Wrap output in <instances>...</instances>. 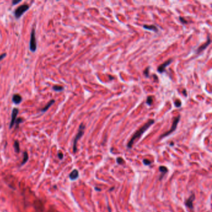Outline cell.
I'll list each match as a JSON object with an SVG mask.
<instances>
[{"label":"cell","instance_id":"8","mask_svg":"<svg viewBox=\"0 0 212 212\" xmlns=\"http://www.w3.org/2000/svg\"><path fill=\"white\" fill-rule=\"evenodd\" d=\"M172 62V59H169L167 61L165 62L164 64H161V65H159L157 68V71L159 73H162L165 71V68L166 67H167L168 65H170L171 63Z\"/></svg>","mask_w":212,"mask_h":212},{"label":"cell","instance_id":"22","mask_svg":"<svg viewBox=\"0 0 212 212\" xmlns=\"http://www.w3.org/2000/svg\"><path fill=\"white\" fill-rule=\"evenodd\" d=\"M181 105H182V103H181V101L179 100H177L175 101V105L176 107L181 106Z\"/></svg>","mask_w":212,"mask_h":212},{"label":"cell","instance_id":"20","mask_svg":"<svg viewBox=\"0 0 212 212\" xmlns=\"http://www.w3.org/2000/svg\"><path fill=\"white\" fill-rule=\"evenodd\" d=\"M152 101H153V100H152V97L151 96H148L147 98V101H146V103L149 105H151V104L152 103Z\"/></svg>","mask_w":212,"mask_h":212},{"label":"cell","instance_id":"31","mask_svg":"<svg viewBox=\"0 0 212 212\" xmlns=\"http://www.w3.org/2000/svg\"><path fill=\"white\" fill-rule=\"evenodd\" d=\"M173 145V142H171V143H170V145Z\"/></svg>","mask_w":212,"mask_h":212},{"label":"cell","instance_id":"5","mask_svg":"<svg viewBox=\"0 0 212 212\" xmlns=\"http://www.w3.org/2000/svg\"><path fill=\"white\" fill-rule=\"evenodd\" d=\"M29 49L31 52H36L37 49V44H36V33H35V30L33 29L31 31V39H30L29 43Z\"/></svg>","mask_w":212,"mask_h":212},{"label":"cell","instance_id":"24","mask_svg":"<svg viewBox=\"0 0 212 212\" xmlns=\"http://www.w3.org/2000/svg\"><path fill=\"white\" fill-rule=\"evenodd\" d=\"M58 157H59V158L60 159H62L63 157H64V154H63V153L61 152H59V153H58Z\"/></svg>","mask_w":212,"mask_h":212},{"label":"cell","instance_id":"21","mask_svg":"<svg viewBox=\"0 0 212 212\" xmlns=\"http://www.w3.org/2000/svg\"><path fill=\"white\" fill-rule=\"evenodd\" d=\"M22 121H23V120H22V119L21 118L16 119V122H15V124H16V127H17V126H19V124H20L22 122Z\"/></svg>","mask_w":212,"mask_h":212},{"label":"cell","instance_id":"23","mask_svg":"<svg viewBox=\"0 0 212 212\" xmlns=\"http://www.w3.org/2000/svg\"><path fill=\"white\" fill-rule=\"evenodd\" d=\"M149 67H147L144 72V75H145L146 77H149Z\"/></svg>","mask_w":212,"mask_h":212},{"label":"cell","instance_id":"16","mask_svg":"<svg viewBox=\"0 0 212 212\" xmlns=\"http://www.w3.org/2000/svg\"><path fill=\"white\" fill-rule=\"evenodd\" d=\"M14 148L15 152H16L17 153H19V152L20 151V147H19V142L17 141H14Z\"/></svg>","mask_w":212,"mask_h":212},{"label":"cell","instance_id":"13","mask_svg":"<svg viewBox=\"0 0 212 212\" xmlns=\"http://www.w3.org/2000/svg\"><path fill=\"white\" fill-rule=\"evenodd\" d=\"M143 28L145 29L151 30V31H153L154 32H157L158 29L155 25H144Z\"/></svg>","mask_w":212,"mask_h":212},{"label":"cell","instance_id":"11","mask_svg":"<svg viewBox=\"0 0 212 212\" xmlns=\"http://www.w3.org/2000/svg\"><path fill=\"white\" fill-rule=\"evenodd\" d=\"M12 102L14 103L16 105H18V104L20 103L22 101V97L21 95H19V94H14L13 96H12Z\"/></svg>","mask_w":212,"mask_h":212},{"label":"cell","instance_id":"1","mask_svg":"<svg viewBox=\"0 0 212 212\" xmlns=\"http://www.w3.org/2000/svg\"><path fill=\"white\" fill-rule=\"evenodd\" d=\"M154 123V119H150L149 120L144 126H142V127L139 129V130L137 131L133 135V136L131 137V139L129 140V141L128 142L127 144V147L128 149H131L133 147V145L134 142L137 139L139 138L142 135V134H144L146 131L147 130V129L150 127L152 125V124Z\"/></svg>","mask_w":212,"mask_h":212},{"label":"cell","instance_id":"2","mask_svg":"<svg viewBox=\"0 0 212 212\" xmlns=\"http://www.w3.org/2000/svg\"><path fill=\"white\" fill-rule=\"evenodd\" d=\"M85 126L83 123L80 125L78 129V131L77 134L76 135L75 138L74 139V141H73V151L74 153H76V152L77 151V142L82 137V136L84 135V131H85Z\"/></svg>","mask_w":212,"mask_h":212},{"label":"cell","instance_id":"7","mask_svg":"<svg viewBox=\"0 0 212 212\" xmlns=\"http://www.w3.org/2000/svg\"><path fill=\"white\" fill-rule=\"evenodd\" d=\"M19 113V110L17 108H13L12 111V115H11V122H10V124H9V129L12 128L13 127V126L14 125L16 122V120L17 119V115Z\"/></svg>","mask_w":212,"mask_h":212},{"label":"cell","instance_id":"18","mask_svg":"<svg viewBox=\"0 0 212 212\" xmlns=\"http://www.w3.org/2000/svg\"><path fill=\"white\" fill-rule=\"evenodd\" d=\"M116 162L118 163V164H119V165H122L124 163V161L123 158L118 157L116 159Z\"/></svg>","mask_w":212,"mask_h":212},{"label":"cell","instance_id":"15","mask_svg":"<svg viewBox=\"0 0 212 212\" xmlns=\"http://www.w3.org/2000/svg\"><path fill=\"white\" fill-rule=\"evenodd\" d=\"M23 155H24L23 160H22V163L21 164V166H22V165H24V164H26V163L27 162V161H28V158H29V157H28V154L27 152H24Z\"/></svg>","mask_w":212,"mask_h":212},{"label":"cell","instance_id":"3","mask_svg":"<svg viewBox=\"0 0 212 212\" xmlns=\"http://www.w3.org/2000/svg\"><path fill=\"white\" fill-rule=\"evenodd\" d=\"M180 115H178L177 117H175V118H174L173 123H172V126H171V128L170 129V130L168 131H167L166 133H164L163 134L161 135V136H160V139H162V138H165V137L167 136H169V135H170V134H172V133L176 129L177 124H178L179 122L180 121Z\"/></svg>","mask_w":212,"mask_h":212},{"label":"cell","instance_id":"27","mask_svg":"<svg viewBox=\"0 0 212 212\" xmlns=\"http://www.w3.org/2000/svg\"><path fill=\"white\" fill-rule=\"evenodd\" d=\"M6 56V54H5H5H3L1 55V56H0V61H1L3 59H4V58H5Z\"/></svg>","mask_w":212,"mask_h":212},{"label":"cell","instance_id":"28","mask_svg":"<svg viewBox=\"0 0 212 212\" xmlns=\"http://www.w3.org/2000/svg\"><path fill=\"white\" fill-rule=\"evenodd\" d=\"M95 190L98 191V192H100V191L101 190V189H100V188H98L97 187H95Z\"/></svg>","mask_w":212,"mask_h":212},{"label":"cell","instance_id":"30","mask_svg":"<svg viewBox=\"0 0 212 212\" xmlns=\"http://www.w3.org/2000/svg\"><path fill=\"white\" fill-rule=\"evenodd\" d=\"M114 189H115V187H112V189H111L110 190V192H111V191H112V190H114Z\"/></svg>","mask_w":212,"mask_h":212},{"label":"cell","instance_id":"6","mask_svg":"<svg viewBox=\"0 0 212 212\" xmlns=\"http://www.w3.org/2000/svg\"><path fill=\"white\" fill-rule=\"evenodd\" d=\"M195 194L194 193H192L190 196L189 197V198L185 202V206L189 208H190V210L193 209L194 208V201L195 200Z\"/></svg>","mask_w":212,"mask_h":212},{"label":"cell","instance_id":"14","mask_svg":"<svg viewBox=\"0 0 212 212\" xmlns=\"http://www.w3.org/2000/svg\"><path fill=\"white\" fill-rule=\"evenodd\" d=\"M54 103H55V100H50L49 101V102L47 104V105L45 106L43 108H42V109H41V110H40V112H42V113H44V112H45L47 111V110H48V109L50 107V106L52 105Z\"/></svg>","mask_w":212,"mask_h":212},{"label":"cell","instance_id":"25","mask_svg":"<svg viewBox=\"0 0 212 212\" xmlns=\"http://www.w3.org/2000/svg\"><path fill=\"white\" fill-rule=\"evenodd\" d=\"M179 19H180V21H181L183 24L187 23V21H186V20H185V19L184 18V17H180Z\"/></svg>","mask_w":212,"mask_h":212},{"label":"cell","instance_id":"12","mask_svg":"<svg viewBox=\"0 0 212 212\" xmlns=\"http://www.w3.org/2000/svg\"><path fill=\"white\" fill-rule=\"evenodd\" d=\"M159 171L161 172V173H162L161 175V177H160V179H159V180H161L162 179L164 175H165L166 173H167V172H168V169H167L166 166H160L159 168Z\"/></svg>","mask_w":212,"mask_h":212},{"label":"cell","instance_id":"17","mask_svg":"<svg viewBox=\"0 0 212 212\" xmlns=\"http://www.w3.org/2000/svg\"><path fill=\"white\" fill-rule=\"evenodd\" d=\"M52 89L56 91H61L64 90V87L60 86V85H54Z\"/></svg>","mask_w":212,"mask_h":212},{"label":"cell","instance_id":"19","mask_svg":"<svg viewBox=\"0 0 212 212\" xmlns=\"http://www.w3.org/2000/svg\"><path fill=\"white\" fill-rule=\"evenodd\" d=\"M142 162H143V164H144L145 166H150L151 164H152L151 161L147 159H144L142 161Z\"/></svg>","mask_w":212,"mask_h":212},{"label":"cell","instance_id":"29","mask_svg":"<svg viewBox=\"0 0 212 212\" xmlns=\"http://www.w3.org/2000/svg\"><path fill=\"white\" fill-rule=\"evenodd\" d=\"M183 93H184V95L185 96H187V93H186V91L185 90H184V91H183Z\"/></svg>","mask_w":212,"mask_h":212},{"label":"cell","instance_id":"10","mask_svg":"<svg viewBox=\"0 0 212 212\" xmlns=\"http://www.w3.org/2000/svg\"><path fill=\"white\" fill-rule=\"evenodd\" d=\"M78 176H79L78 171L77 169L73 170L71 172V173H70V175H69V177H70L71 180H75L76 179H77Z\"/></svg>","mask_w":212,"mask_h":212},{"label":"cell","instance_id":"4","mask_svg":"<svg viewBox=\"0 0 212 212\" xmlns=\"http://www.w3.org/2000/svg\"><path fill=\"white\" fill-rule=\"evenodd\" d=\"M29 8V6L26 4H24L21 6H19L17 9H15L14 12V15L16 18L19 19L22 16V15L26 11H27Z\"/></svg>","mask_w":212,"mask_h":212},{"label":"cell","instance_id":"26","mask_svg":"<svg viewBox=\"0 0 212 212\" xmlns=\"http://www.w3.org/2000/svg\"><path fill=\"white\" fill-rule=\"evenodd\" d=\"M21 2V0H17V1H16V0H13L12 1V5H17L18 3H19Z\"/></svg>","mask_w":212,"mask_h":212},{"label":"cell","instance_id":"9","mask_svg":"<svg viewBox=\"0 0 212 212\" xmlns=\"http://www.w3.org/2000/svg\"><path fill=\"white\" fill-rule=\"evenodd\" d=\"M210 42H211L209 36H208L207 41H206V42H205V44H203V45H201V46H200L198 49H197V54H198V53L201 52H202L203 50H204L205 49H206L208 46V45H209L210 44Z\"/></svg>","mask_w":212,"mask_h":212}]
</instances>
